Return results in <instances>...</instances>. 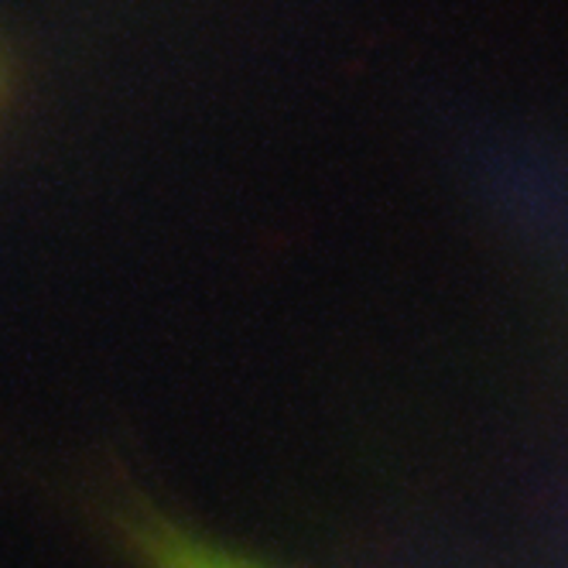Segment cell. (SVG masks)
Masks as SVG:
<instances>
[{"instance_id": "1", "label": "cell", "mask_w": 568, "mask_h": 568, "mask_svg": "<svg viewBox=\"0 0 568 568\" xmlns=\"http://www.w3.org/2000/svg\"><path fill=\"white\" fill-rule=\"evenodd\" d=\"M103 520L110 538L134 568H274L195 531L192 524L165 514L138 494H116L103 500Z\"/></svg>"}, {"instance_id": "2", "label": "cell", "mask_w": 568, "mask_h": 568, "mask_svg": "<svg viewBox=\"0 0 568 568\" xmlns=\"http://www.w3.org/2000/svg\"><path fill=\"white\" fill-rule=\"evenodd\" d=\"M24 97V59L14 38L0 28V131H4Z\"/></svg>"}]
</instances>
